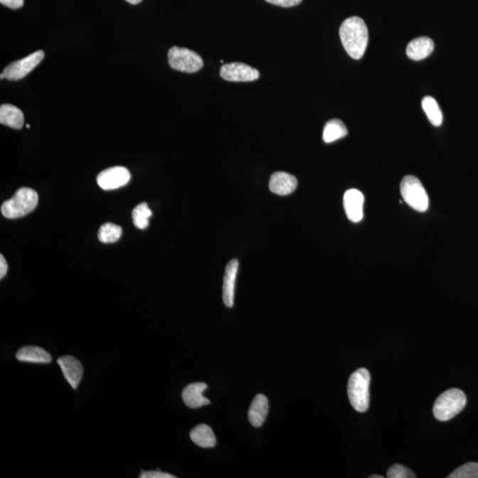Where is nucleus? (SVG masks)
I'll return each instance as SVG.
<instances>
[{"instance_id":"nucleus-1","label":"nucleus","mask_w":478,"mask_h":478,"mask_svg":"<svg viewBox=\"0 0 478 478\" xmlns=\"http://www.w3.org/2000/svg\"><path fill=\"white\" fill-rule=\"evenodd\" d=\"M339 37L344 48L354 60L363 57L368 43V31L361 17L347 18L339 28Z\"/></svg>"},{"instance_id":"nucleus-2","label":"nucleus","mask_w":478,"mask_h":478,"mask_svg":"<svg viewBox=\"0 0 478 478\" xmlns=\"http://www.w3.org/2000/svg\"><path fill=\"white\" fill-rule=\"evenodd\" d=\"M369 385H371V374L366 368H358L350 376L347 393L351 405L358 412L363 413L368 410Z\"/></svg>"},{"instance_id":"nucleus-3","label":"nucleus","mask_w":478,"mask_h":478,"mask_svg":"<svg viewBox=\"0 0 478 478\" xmlns=\"http://www.w3.org/2000/svg\"><path fill=\"white\" fill-rule=\"evenodd\" d=\"M38 203L37 191L30 188H21L12 198L3 203L1 213L6 218H20L33 211Z\"/></svg>"},{"instance_id":"nucleus-4","label":"nucleus","mask_w":478,"mask_h":478,"mask_svg":"<svg viewBox=\"0 0 478 478\" xmlns=\"http://www.w3.org/2000/svg\"><path fill=\"white\" fill-rule=\"evenodd\" d=\"M466 404L467 397L462 391L449 389L437 398L433 407V414L438 421H448L460 414Z\"/></svg>"},{"instance_id":"nucleus-5","label":"nucleus","mask_w":478,"mask_h":478,"mask_svg":"<svg viewBox=\"0 0 478 478\" xmlns=\"http://www.w3.org/2000/svg\"><path fill=\"white\" fill-rule=\"evenodd\" d=\"M404 201L415 211L425 212L429 208V196L421 181L414 176H405L400 184Z\"/></svg>"},{"instance_id":"nucleus-6","label":"nucleus","mask_w":478,"mask_h":478,"mask_svg":"<svg viewBox=\"0 0 478 478\" xmlns=\"http://www.w3.org/2000/svg\"><path fill=\"white\" fill-rule=\"evenodd\" d=\"M168 57L169 66L184 73H195L204 66V61L196 52L183 47L173 46Z\"/></svg>"},{"instance_id":"nucleus-7","label":"nucleus","mask_w":478,"mask_h":478,"mask_svg":"<svg viewBox=\"0 0 478 478\" xmlns=\"http://www.w3.org/2000/svg\"><path fill=\"white\" fill-rule=\"evenodd\" d=\"M43 57H45V53L43 51H37L23 59L9 65L3 74L7 80H11V81L23 79L35 70V68L41 63Z\"/></svg>"},{"instance_id":"nucleus-8","label":"nucleus","mask_w":478,"mask_h":478,"mask_svg":"<svg viewBox=\"0 0 478 478\" xmlns=\"http://www.w3.org/2000/svg\"><path fill=\"white\" fill-rule=\"evenodd\" d=\"M220 75L230 82H253L260 78V72L245 63L224 64L221 68Z\"/></svg>"},{"instance_id":"nucleus-9","label":"nucleus","mask_w":478,"mask_h":478,"mask_svg":"<svg viewBox=\"0 0 478 478\" xmlns=\"http://www.w3.org/2000/svg\"><path fill=\"white\" fill-rule=\"evenodd\" d=\"M130 177L129 170L124 166H113L101 172L97 176V182L103 190H115L126 186Z\"/></svg>"},{"instance_id":"nucleus-10","label":"nucleus","mask_w":478,"mask_h":478,"mask_svg":"<svg viewBox=\"0 0 478 478\" xmlns=\"http://www.w3.org/2000/svg\"><path fill=\"white\" fill-rule=\"evenodd\" d=\"M364 196L360 191L350 189L344 195V208L351 222L358 223L363 218Z\"/></svg>"},{"instance_id":"nucleus-11","label":"nucleus","mask_w":478,"mask_h":478,"mask_svg":"<svg viewBox=\"0 0 478 478\" xmlns=\"http://www.w3.org/2000/svg\"><path fill=\"white\" fill-rule=\"evenodd\" d=\"M58 364L60 365L65 378H66L72 388L77 389L80 382H81L83 374L81 362L74 356H66L58 358Z\"/></svg>"},{"instance_id":"nucleus-12","label":"nucleus","mask_w":478,"mask_h":478,"mask_svg":"<svg viewBox=\"0 0 478 478\" xmlns=\"http://www.w3.org/2000/svg\"><path fill=\"white\" fill-rule=\"evenodd\" d=\"M298 186V181L294 176L286 172H276L270 177V190L271 193L286 196L293 193Z\"/></svg>"},{"instance_id":"nucleus-13","label":"nucleus","mask_w":478,"mask_h":478,"mask_svg":"<svg viewBox=\"0 0 478 478\" xmlns=\"http://www.w3.org/2000/svg\"><path fill=\"white\" fill-rule=\"evenodd\" d=\"M238 260H230L226 267L223 277V299L227 307H233L234 305L235 285H236L237 274L238 270Z\"/></svg>"},{"instance_id":"nucleus-14","label":"nucleus","mask_w":478,"mask_h":478,"mask_svg":"<svg viewBox=\"0 0 478 478\" xmlns=\"http://www.w3.org/2000/svg\"><path fill=\"white\" fill-rule=\"evenodd\" d=\"M206 389L208 386L205 383H193L186 386L182 393L184 404L193 409L209 405L210 400L203 395Z\"/></svg>"},{"instance_id":"nucleus-15","label":"nucleus","mask_w":478,"mask_h":478,"mask_svg":"<svg viewBox=\"0 0 478 478\" xmlns=\"http://www.w3.org/2000/svg\"><path fill=\"white\" fill-rule=\"evenodd\" d=\"M434 50V42L432 39L427 37H421L412 40L408 43L407 55L409 59L413 60H422L429 57Z\"/></svg>"},{"instance_id":"nucleus-16","label":"nucleus","mask_w":478,"mask_h":478,"mask_svg":"<svg viewBox=\"0 0 478 478\" xmlns=\"http://www.w3.org/2000/svg\"><path fill=\"white\" fill-rule=\"evenodd\" d=\"M269 413V400L263 394H258L253 400L248 411L249 422L253 426H262Z\"/></svg>"},{"instance_id":"nucleus-17","label":"nucleus","mask_w":478,"mask_h":478,"mask_svg":"<svg viewBox=\"0 0 478 478\" xmlns=\"http://www.w3.org/2000/svg\"><path fill=\"white\" fill-rule=\"evenodd\" d=\"M18 361L30 362V363H50L52 356L41 347L28 346H23L16 354Z\"/></svg>"},{"instance_id":"nucleus-18","label":"nucleus","mask_w":478,"mask_h":478,"mask_svg":"<svg viewBox=\"0 0 478 478\" xmlns=\"http://www.w3.org/2000/svg\"><path fill=\"white\" fill-rule=\"evenodd\" d=\"M0 123L10 128L20 129L24 124V115L19 108L10 104L0 107Z\"/></svg>"},{"instance_id":"nucleus-19","label":"nucleus","mask_w":478,"mask_h":478,"mask_svg":"<svg viewBox=\"0 0 478 478\" xmlns=\"http://www.w3.org/2000/svg\"><path fill=\"white\" fill-rule=\"evenodd\" d=\"M191 440L194 444L203 448H211L216 444V438L213 430L206 425H199L191 430Z\"/></svg>"},{"instance_id":"nucleus-20","label":"nucleus","mask_w":478,"mask_h":478,"mask_svg":"<svg viewBox=\"0 0 478 478\" xmlns=\"http://www.w3.org/2000/svg\"><path fill=\"white\" fill-rule=\"evenodd\" d=\"M349 134L345 123L339 119H333L326 123L322 133V139L329 144L341 139Z\"/></svg>"},{"instance_id":"nucleus-21","label":"nucleus","mask_w":478,"mask_h":478,"mask_svg":"<svg viewBox=\"0 0 478 478\" xmlns=\"http://www.w3.org/2000/svg\"><path fill=\"white\" fill-rule=\"evenodd\" d=\"M422 107L432 125L438 127L443 122V114L435 99L426 96L422 100Z\"/></svg>"},{"instance_id":"nucleus-22","label":"nucleus","mask_w":478,"mask_h":478,"mask_svg":"<svg viewBox=\"0 0 478 478\" xmlns=\"http://www.w3.org/2000/svg\"><path fill=\"white\" fill-rule=\"evenodd\" d=\"M152 216H153V213H152L147 203H142V204L136 206L132 212L134 225L140 230L147 229L149 225V219Z\"/></svg>"},{"instance_id":"nucleus-23","label":"nucleus","mask_w":478,"mask_h":478,"mask_svg":"<svg viewBox=\"0 0 478 478\" xmlns=\"http://www.w3.org/2000/svg\"><path fill=\"white\" fill-rule=\"evenodd\" d=\"M122 234L121 227L113 223H106L100 227L97 237H99L100 241L108 244V243L117 242L121 238Z\"/></svg>"},{"instance_id":"nucleus-24","label":"nucleus","mask_w":478,"mask_h":478,"mask_svg":"<svg viewBox=\"0 0 478 478\" xmlns=\"http://www.w3.org/2000/svg\"><path fill=\"white\" fill-rule=\"evenodd\" d=\"M448 478H478V463L469 462L459 467Z\"/></svg>"},{"instance_id":"nucleus-25","label":"nucleus","mask_w":478,"mask_h":478,"mask_svg":"<svg viewBox=\"0 0 478 478\" xmlns=\"http://www.w3.org/2000/svg\"><path fill=\"white\" fill-rule=\"evenodd\" d=\"M387 477L388 478H415L416 475L412 470L403 465L395 464L388 469L387 472Z\"/></svg>"},{"instance_id":"nucleus-26","label":"nucleus","mask_w":478,"mask_h":478,"mask_svg":"<svg viewBox=\"0 0 478 478\" xmlns=\"http://www.w3.org/2000/svg\"><path fill=\"white\" fill-rule=\"evenodd\" d=\"M266 1L282 7H292L299 5L302 0H266Z\"/></svg>"},{"instance_id":"nucleus-27","label":"nucleus","mask_w":478,"mask_h":478,"mask_svg":"<svg viewBox=\"0 0 478 478\" xmlns=\"http://www.w3.org/2000/svg\"><path fill=\"white\" fill-rule=\"evenodd\" d=\"M140 478H175L171 474L161 472H143L141 473Z\"/></svg>"},{"instance_id":"nucleus-28","label":"nucleus","mask_w":478,"mask_h":478,"mask_svg":"<svg viewBox=\"0 0 478 478\" xmlns=\"http://www.w3.org/2000/svg\"><path fill=\"white\" fill-rule=\"evenodd\" d=\"M0 3L11 9H18L23 6L24 0H0Z\"/></svg>"},{"instance_id":"nucleus-29","label":"nucleus","mask_w":478,"mask_h":478,"mask_svg":"<svg viewBox=\"0 0 478 478\" xmlns=\"http://www.w3.org/2000/svg\"><path fill=\"white\" fill-rule=\"evenodd\" d=\"M7 270H9V266H7L6 259L3 255H0V278L3 279L6 277Z\"/></svg>"},{"instance_id":"nucleus-30","label":"nucleus","mask_w":478,"mask_h":478,"mask_svg":"<svg viewBox=\"0 0 478 478\" xmlns=\"http://www.w3.org/2000/svg\"><path fill=\"white\" fill-rule=\"evenodd\" d=\"M126 1L132 4V5H137V4L140 3L142 0H126Z\"/></svg>"},{"instance_id":"nucleus-31","label":"nucleus","mask_w":478,"mask_h":478,"mask_svg":"<svg viewBox=\"0 0 478 478\" xmlns=\"http://www.w3.org/2000/svg\"><path fill=\"white\" fill-rule=\"evenodd\" d=\"M369 477H371V478H383L382 476H376V475H373V476H371Z\"/></svg>"},{"instance_id":"nucleus-32","label":"nucleus","mask_w":478,"mask_h":478,"mask_svg":"<svg viewBox=\"0 0 478 478\" xmlns=\"http://www.w3.org/2000/svg\"><path fill=\"white\" fill-rule=\"evenodd\" d=\"M0 78H1V79H3V78H5V75L1 74V75H0Z\"/></svg>"},{"instance_id":"nucleus-33","label":"nucleus","mask_w":478,"mask_h":478,"mask_svg":"<svg viewBox=\"0 0 478 478\" xmlns=\"http://www.w3.org/2000/svg\"><path fill=\"white\" fill-rule=\"evenodd\" d=\"M26 127H27L28 129V128H31L30 124H27Z\"/></svg>"}]
</instances>
